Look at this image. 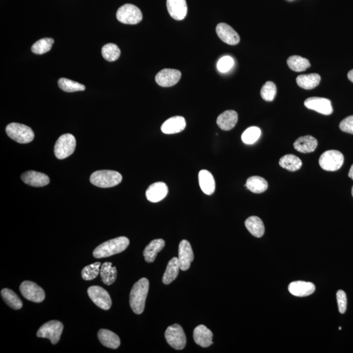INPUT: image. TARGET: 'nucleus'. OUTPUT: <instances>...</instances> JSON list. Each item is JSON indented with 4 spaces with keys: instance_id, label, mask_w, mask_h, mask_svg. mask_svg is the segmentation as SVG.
Listing matches in <instances>:
<instances>
[{
    "instance_id": "1",
    "label": "nucleus",
    "mask_w": 353,
    "mask_h": 353,
    "mask_svg": "<svg viewBox=\"0 0 353 353\" xmlns=\"http://www.w3.org/2000/svg\"><path fill=\"white\" fill-rule=\"evenodd\" d=\"M149 282L147 279L141 278L133 286L130 294V305L135 314L140 315L145 309Z\"/></svg>"
},
{
    "instance_id": "2",
    "label": "nucleus",
    "mask_w": 353,
    "mask_h": 353,
    "mask_svg": "<svg viewBox=\"0 0 353 353\" xmlns=\"http://www.w3.org/2000/svg\"><path fill=\"white\" fill-rule=\"evenodd\" d=\"M129 244L130 240L126 237H118L97 247L93 252V256L96 258L111 257L126 250Z\"/></svg>"
},
{
    "instance_id": "3",
    "label": "nucleus",
    "mask_w": 353,
    "mask_h": 353,
    "mask_svg": "<svg viewBox=\"0 0 353 353\" xmlns=\"http://www.w3.org/2000/svg\"><path fill=\"white\" fill-rule=\"evenodd\" d=\"M121 174L113 170H99L90 176V182L100 188H110L117 186L122 182Z\"/></svg>"
},
{
    "instance_id": "4",
    "label": "nucleus",
    "mask_w": 353,
    "mask_h": 353,
    "mask_svg": "<svg viewBox=\"0 0 353 353\" xmlns=\"http://www.w3.org/2000/svg\"><path fill=\"white\" fill-rule=\"evenodd\" d=\"M6 133L11 139L19 143H29L33 141L35 135L29 126L13 122L6 127Z\"/></svg>"
},
{
    "instance_id": "5",
    "label": "nucleus",
    "mask_w": 353,
    "mask_h": 353,
    "mask_svg": "<svg viewBox=\"0 0 353 353\" xmlns=\"http://www.w3.org/2000/svg\"><path fill=\"white\" fill-rule=\"evenodd\" d=\"M318 162L321 168L325 171H335L343 165L344 156L339 150H326L320 156Z\"/></svg>"
},
{
    "instance_id": "6",
    "label": "nucleus",
    "mask_w": 353,
    "mask_h": 353,
    "mask_svg": "<svg viewBox=\"0 0 353 353\" xmlns=\"http://www.w3.org/2000/svg\"><path fill=\"white\" fill-rule=\"evenodd\" d=\"M76 147V139L71 133H66L61 135L56 142L55 154L60 160H62L71 156Z\"/></svg>"
},
{
    "instance_id": "7",
    "label": "nucleus",
    "mask_w": 353,
    "mask_h": 353,
    "mask_svg": "<svg viewBox=\"0 0 353 353\" xmlns=\"http://www.w3.org/2000/svg\"><path fill=\"white\" fill-rule=\"evenodd\" d=\"M117 19L119 22L125 25H136L142 21L143 15L136 6L127 4L118 9Z\"/></svg>"
},
{
    "instance_id": "8",
    "label": "nucleus",
    "mask_w": 353,
    "mask_h": 353,
    "mask_svg": "<svg viewBox=\"0 0 353 353\" xmlns=\"http://www.w3.org/2000/svg\"><path fill=\"white\" fill-rule=\"evenodd\" d=\"M63 328V324L61 322L51 320L40 327L38 331L37 336L50 339L51 343L55 345L59 341Z\"/></svg>"
},
{
    "instance_id": "9",
    "label": "nucleus",
    "mask_w": 353,
    "mask_h": 353,
    "mask_svg": "<svg viewBox=\"0 0 353 353\" xmlns=\"http://www.w3.org/2000/svg\"><path fill=\"white\" fill-rule=\"evenodd\" d=\"M165 337L169 345L175 349H184L186 345L187 338L184 329L178 324L171 325L167 328Z\"/></svg>"
},
{
    "instance_id": "10",
    "label": "nucleus",
    "mask_w": 353,
    "mask_h": 353,
    "mask_svg": "<svg viewBox=\"0 0 353 353\" xmlns=\"http://www.w3.org/2000/svg\"><path fill=\"white\" fill-rule=\"evenodd\" d=\"M21 294L28 300L35 303L42 302L45 300L44 290L34 282L26 281L20 286Z\"/></svg>"
},
{
    "instance_id": "11",
    "label": "nucleus",
    "mask_w": 353,
    "mask_h": 353,
    "mask_svg": "<svg viewBox=\"0 0 353 353\" xmlns=\"http://www.w3.org/2000/svg\"><path fill=\"white\" fill-rule=\"evenodd\" d=\"M88 294L97 306L103 310L111 308L112 301L110 295L102 287L92 286L88 288Z\"/></svg>"
},
{
    "instance_id": "12",
    "label": "nucleus",
    "mask_w": 353,
    "mask_h": 353,
    "mask_svg": "<svg viewBox=\"0 0 353 353\" xmlns=\"http://www.w3.org/2000/svg\"><path fill=\"white\" fill-rule=\"evenodd\" d=\"M304 105L307 109L315 111L324 115H330L333 113L330 100L320 97H311L306 99Z\"/></svg>"
},
{
    "instance_id": "13",
    "label": "nucleus",
    "mask_w": 353,
    "mask_h": 353,
    "mask_svg": "<svg viewBox=\"0 0 353 353\" xmlns=\"http://www.w3.org/2000/svg\"><path fill=\"white\" fill-rule=\"evenodd\" d=\"M182 77V73L174 69H163L155 77V80L158 85L162 87H173Z\"/></svg>"
},
{
    "instance_id": "14",
    "label": "nucleus",
    "mask_w": 353,
    "mask_h": 353,
    "mask_svg": "<svg viewBox=\"0 0 353 353\" xmlns=\"http://www.w3.org/2000/svg\"><path fill=\"white\" fill-rule=\"evenodd\" d=\"M178 260L181 270L187 271L190 268L194 260V253L190 243L187 240H182L180 243Z\"/></svg>"
},
{
    "instance_id": "15",
    "label": "nucleus",
    "mask_w": 353,
    "mask_h": 353,
    "mask_svg": "<svg viewBox=\"0 0 353 353\" xmlns=\"http://www.w3.org/2000/svg\"><path fill=\"white\" fill-rule=\"evenodd\" d=\"M217 36L223 42L235 45L240 42V36L230 26L226 23H219L216 27Z\"/></svg>"
},
{
    "instance_id": "16",
    "label": "nucleus",
    "mask_w": 353,
    "mask_h": 353,
    "mask_svg": "<svg viewBox=\"0 0 353 353\" xmlns=\"http://www.w3.org/2000/svg\"><path fill=\"white\" fill-rule=\"evenodd\" d=\"M167 8L170 16L176 21H182L187 15L186 0H167Z\"/></svg>"
},
{
    "instance_id": "17",
    "label": "nucleus",
    "mask_w": 353,
    "mask_h": 353,
    "mask_svg": "<svg viewBox=\"0 0 353 353\" xmlns=\"http://www.w3.org/2000/svg\"><path fill=\"white\" fill-rule=\"evenodd\" d=\"M168 193L167 185L163 182H156L150 185L146 191V197L148 201L156 203L166 197Z\"/></svg>"
},
{
    "instance_id": "18",
    "label": "nucleus",
    "mask_w": 353,
    "mask_h": 353,
    "mask_svg": "<svg viewBox=\"0 0 353 353\" xmlns=\"http://www.w3.org/2000/svg\"><path fill=\"white\" fill-rule=\"evenodd\" d=\"M21 180L25 184L35 187L46 186L50 183V179L46 174L36 171H29L21 175Z\"/></svg>"
},
{
    "instance_id": "19",
    "label": "nucleus",
    "mask_w": 353,
    "mask_h": 353,
    "mask_svg": "<svg viewBox=\"0 0 353 353\" xmlns=\"http://www.w3.org/2000/svg\"><path fill=\"white\" fill-rule=\"evenodd\" d=\"M186 125V120L184 117L175 116L165 120L161 126V130L165 134H173L184 131Z\"/></svg>"
},
{
    "instance_id": "20",
    "label": "nucleus",
    "mask_w": 353,
    "mask_h": 353,
    "mask_svg": "<svg viewBox=\"0 0 353 353\" xmlns=\"http://www.w3.org/2000/svg\"><path fill=\"white\" fill-rule=\"evenodd\" d=\"M212 331L204 325H199L195 329L193 333L195 343L202 347H208L213 344Z\"/></svg>"
},
{
    "instance_id": "21",
    "label": "nucleus",
    "mask_w": 353,
    "mask_h": 353,
    "mask_svg": "<svg viewBox=\"0 0 353 353\" xmlns=\"http://www.w3.org/2000/svg\"><path fill=\"white\" fill-rule=\"evenodd\" d=\"M288 290L295 296H308L315 292V287L310 282L302 281L292 282L288 286Z\"/></svg>"
},
{
    "instance_id": "22",
    "label": "nucleus",
    "mask_w": 353,
    "mask_h": 353,
    "mask_svg": "<svg viewBox=\"0 0 353 353\" xmlns=\"http://www.w3.org/2000/svg\"><path fill=\"white\" fill-rule=\"evenodd\" d=\"M317 145V140L311 135H305V136L299 137L294 143L295 149L302 153H309L315 151Z\"/></svg>"
},
{
    "instance_id": "23",
    "label": "nucleus",
    "mask_w": 353,
    "mask_h": 353,
    "mask_svg": "<svg viewBox=\"0 0 353 353\" xmlns=\"http://www.w3.org/2000/svg\"><path fill=\"white\" fill-rule=\"evenodd\" d=\"M238 120V115L237 112L233 110H228L223 112L219 116L217 120V124L222 130L228 131L235 127Z\"/></svg>"
},
{
    "instance_id": "24",
    "label": "nucleus",
    "mask_w": 353,
    "mask_h": 353,
    "mask_svg": "<svg viewBox=\"0 0 353 353\" xmlns=\"http://www.w3.org/2000/svg\"><path fill=\"white\" fill-rule=\"evenodd\" d=\"M199 180L200 188L204 194L212 195L215 190V182L214 176L208 170L203 169L200 171Z\"/></svg>"
},
{
    "instance_id": "25",
    "label": "nucleus",
    "mask_w": 353,
    "mask_h": 353,
    "mask_svg": "<svg viewBox=\"0 0 353 353\" xmlns=\"http://www.w3.org/2000/svg\"><path fill=\"white\" fill-rule=\"evenodd\" d=\"M165 247V242L162 239H156L145 247L143 251V256L148 263L153 262L156 259L157 254L160 253Z\"/></svg>"
},
{
    "instance_id": "26",
    "label": "nucleus",
    "mask_w": 353,
    "mask_h": 353,
    "mask_svg": "<svg viewBox=\"0 0 353 353\" xmlns=\"http://www.w3.org/2000/svg\"><path fill=\"white\" fill-rule=\"evenodd\" d=\"M98 337L101 343L106 347L116 349L120 345L119 337L113 331L106 329H101L99 330Z\"/></svg>"
},
{
    "instance_id": "27",
    "label": "nucleus",
    "mask_w": 353,
    "mask_h": 353,
    "mask_svg": "<svg viewBox=\"0 0 353 353\" xmlns=\"http://www.w3.org/2000/svg\"><path fill=\"white\" fill-rule=\"evenodd\" d=\"M247 229L256 238H261L264 236L265 227L263 222L257 216L249 217L245 222Z\"/></svg>"
},
{
    "instance_id": "28",
    "label": "nucleus",
    "mask_w": 353,
    "mask_h": 353,
    "mask_svg": "<svg viewBox=\"0 0 353 353\" xmlns=\"http://www.w3.org/2000/svg\"><path fill=\"white\" fill-rule=\"evenodd\" d=\"M101 279L106 285H111L115 281L117 277V271L115 266L111 262H105L100 269Z\"/></svg>"
},
{
    "instance_id": "29",
    "label": "nucleus",
    "mask_w": 353,
    "mask_h": 353,
    "mask_svg": "<svg viewBox=\"0 0 353 353\" xmlns=\"http://www.w3.org/2000/svg\"><path fill=\"white\" fill-rule=\"evenodd\" d=\"M180 264L178 258L174 257L169 260L166 270L163 275L162 282L165 285H169L178 276Z\"/></svg>"
},
{
    "instance_id": "30",
    "label": "nucleus",
    "mask_w": 353,
    "mask_h": 353,
    "mask_svg": "<svg viewBox=\"0 0 353 353\" xmlns=\"http://www.w3.org/2000/svg\"><path fill=\"white\" fill-rule=\"evenodd\" d=\"M320 76L318 74L301 75L297 77L296 83L299 87L305 90L313 89L319 85Z\"/></svg>"
},
{
    "instance_id": "31",
    "label": "nucleus",
    "mask_w": 353,
    "mask_h": 353,
    "mask_svg": "<svg viewBox=\"0 0 353 353\" xmlns=\"http://www.w3.org/2000/svg\"><path fill=\"white\" fill-rule=\"evenodd\" d=\"M245 187L252 193L260 194L268 189V184L267 181L260 176H252L247 180Z\"/></svg>"
},
{
    "instance_id": "32",
    "label": "nucleus",
    "mask_w": 353,
    "mask_h": 353,
    "mask_svg": "<svg viewBox=\"0 0 353 353\" xmlns=\"http://www.w3.org/2000/svg\"><path fill=\"white\" fill-rule=\"evenodd\" d=\"M280 166L290 171H296L301 168L302 165V160L294 154H286L280 158Z\"/></svg>"
},
{
    "instance_id": "33",
    "label": "nucleus",
    "mask_w": 353,
    "mask_h": 353,
    "mask_svg": "<svg viewBox=\"0 0 353 353\" xmlns=\"http://www.w3.org/2000/svg\"><path fill=\"white\" fill-rule=\"evenodd\" d=\"M2 298L7 305L12 309L17 310L23 307V302L13 290L4 288L1 291Z\"/></svg>"
},
{
    "instance_id": "34",
    "label": "nucleus",
    "mask_w": 353,
    "mask_h": 353,
    "mask_svg": "<svg viewBox=\"0 0 353 353\" xmlns=\"http://www.w3.org/2000/svg\"><path fill=\"white\" fill-rule=\"evenodd\" d=\"M288 67L296 72H303L311 66L308 60L300 56H292L287 59Z\"/></svg>"
},
{
    "instance_id": "35",
    "label": "nucleus",
    "mask_w": 353,
    "mask_h": 353,
    "mask_svg": "<svg viewBox=\"0 0 353 353\" xmlns=\"http://www.w3.org/2000/svg\"><path fill=\"white\" fill-rule=\"evenodd\" d=\"M59 86L60 89L66 92L83 91L85 90V85L66 78L60 79Z\"/></svg>"
},
{
    "instance_id": "36",
    "label": "nucleus",
    "mask_w": 353,
    "mask_h": 353,
    "mask_svg": "<svg viewBox=\"0 0 353 353\" xmlns=\"http://www.w3.org/2000/svg\"><path fill=\"white\" fill-rule=\"evenodd\" d=\"M103 57L107 61L114 62L118 59L120 55V50L117 45L108 44L102 47Z\"/></svg>"
},
{
    "instance_id": "37",
    "label": "nucleus",
    "mask_w": 353,
    "mask_h": 353,
    "mask_svg": "<svg viewBox=\"0 0 353 353\" xmlns=\"http://www.w3.org/2000/svg\"><path fill=\"white\" fill-rule=\"evenodd\" d=\"M54 44L52 38H44L38 41L32 47V51L36 55H43L50 51Z\"/></svg>"
},
{
    "instance_id": "38",
    "label": "nucleus",
    "mask_w": 353,
    "mask_h": 353,
    "mask_svg": "<svg viewBox=\"0 0 353 353\" xmlns=\"http://www.w3.org/2000/svg\"><path fill=\"white\" fill-rule=\"evenodd\" d=\"M261 135V130L258 127L252 126L248 128L242 135L243 143L247 145H252L256 143Z\"/></svg>"
},
{
    "instance_id": "39",
    "label": "nucleus",
    "mask_w": 353,
    "mask_h": 353,
    "mask_svg": "<svg viewBox=\"0 0 353 353\" xmlns=\"http://www.w3.org/2000/svg\"><path fill=\"white\" fill-rule=\"evenodd\" d=\"M101 266H102V264L97 262L85 267L82 270V277L85 281H90V280L95 279L100 273Z\"/></svg>"
},
{
    "instance_id": "40",
    "label": "nucleus",
    "mask_w": 353,
    "mask_h": 353,
    "mask_svg": "<svg viewBox=\"0 0 353 353\" xmlns=\"http://www.w3.org/2000/svg\"><path fill=\"white\" fill-rule=\"evenodd\" d=\"M277 94V87L272 81H268L262 87L260 95L266 102H272Z\"/></svg>"
},
{
    "instance_id": "41",
    "label": "nucleus",
    "mask_w": 353,
    "mask_h": 353,
    "mask_svg": "<svg viewBox=\"0 0 353 353\" xmlns=\"http://www.w3.org/2000/svg\"><path fill=\"white\" fill-rule=\"evenodd\" d=\"M234 60L229 56L222 57L217 63V69L221 73H227L234 66Z\"/></svg>"
},
{
    "instance_id": "42",
    "label": "nucleus",
    "mask_w": 353,
    "mask_h": 353,
    "mask_svg": "<svg viewBox=\"0 0 353 353\" xmlns=\"http://www.w3.org/2000/svg\"><path fill=\"white\" fill-rule=\"evenodd\" d=\"M336 297L339 313H345L346 309V303H347L345 292L343 290H339L337 292Z\"/></svg>"
},
{
    "instance_id": "43",
    "label": "nucleus",
    "mask_w": 353,
    "mask_h": 353,
    "mask_svg": "<svg viewBox=\"0 0 353 353\" xmlns=\"http://www.w3.org/2000/svg\"><path fill=\"white\" fill-rule=\"evenodd\" d=\"M339 128L344 132L353 134V115L344 118L340 122Z\"/></svg>"
},
{
    "instance_id": "44",
    "label": "nucleus",
    "mask_w": 353,
    "mask_h": 353,
    "mask_svg": "<svg viewBox=\"0 0 353 353\" xmlns=\"http://www.w3.org/2000/svg\"><path fill=\"white\" fill-rule=\"evenodd\" d=\"M348 79L353 83V70L349 71L347 75Z\"/></svg>"
},
{
    "instance_id": "45",
    "label": "nucleus",
    "mask_w": 353,
    "mask_h": 353,
    "mask_svg": "<svg viewBox=\"0 0 353 353\" xmlns=\"http://www.w3.org/2000/svg\"><path fill=\"white\" fill-rule=\"evenodd\" d=\"M348 176L353 180V164L350 167L349 172H348Z\"/></svg>"
},
{
    "instance_id": "46",
    "label": "nucleus",
    "mask_w": 353,
    "mask_h": 353,
    "mask_svg": "<svg viewBox=\"0 0 353 353\" xmlns=\"http://www.w3.org/2000/svg\"><path fill=\"white\" fill-rule=\"evenodd\" d=\"M351 194H352V197H353V186H352V187Z\"/></svg>"
},
{
    "instance_id": "47",
    "label": "nucleus",
    "mask_w": 353,
    "mask_h": 353,
    "mask_svg": "<svg viewBox=\"0 0 353 353\" xmlns=\"http://www.w3.org/2000/svg\"><path fill=\"white\" fill-rule=\"evenodd\" d=\"M339 330H341V327H339Z\"/></svg>"
}]
</instances>
